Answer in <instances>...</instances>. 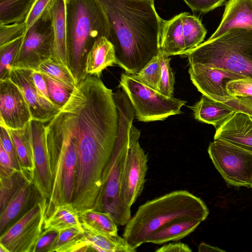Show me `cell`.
Instances as JSON below:
<instances>
[{
    "label": "cell",
    "instance_id": "obj_4",
    "mask_svg": "<svg viewBox=\"0 0 252 252\" xmlns=\"http://www.w3.org/2000/svg\"><path fill=\"white\" fill-rule=\"evenodd\" d=\"M119 113L118 136L110 158L101 177V187L93 209L109 213L117 225L128 221L121 203L123 179L130 146V130L135 116L133 107L126 94L115 97Z\"/></svg>",
    "mask_w": 252,
    "mask_h": 252
},
{
    "label": "cell",
    "instance_id": "obj_8",
    "mask_svg": "<svg viewBox=\"0 0 252 252\" xmlns=\"http://www.w3.org/2000/svg\"><path fill=\"white\" fill-rule=\"evenodd\" d=\"M208 153L228 186L249 188L252 177V151L216 139L210 143Z\"/></svg>",
    "mask_w": 252,
    "mask_h": 252
},
{
    "label": "cell",
    "instance_id": "obj_45",
    "mask_svg": "<svg viewBox=\"0 0 252 252\" xmlns=\"http://www.w3.org/2000/svg\"><path fill=\"white\" fill-rule=\"evenodd\" d=\"M32 77L34 85L39 93L43 97L50 101L47 84L43 74L39 71L32 70Z\"/></svg>",
    "mask_w": 252,
    "mask_h": 252
},
{
    "label": "cell",
    "instance_id": "obj_36",
    "mask_svg": "<svg viewBox=\"0 0 252 252\" xmlns=\"http://www.w3.org/2000/svg\"><path fill=\"white\" fill-rule=\"evenodd\" d=\"M159 56L161 69L159 92L164 95L171 97L173 94L175 77L170 65L171 58L163 55L160 52Z\"/></svg>",
    "mask_w": 252,
    "mask_h": 252
},
{
    "label": "cell",
    "instance_id": "obj_17",
    "mask_svg": "<svg viewBox=\"0 0 252 252\" xmlns=\"http://www.w3.org/2000/svg\"><path fill=\"white\" fill-rule=\"evenodd\" d=\"M40 197L33 183L27 182L0 212V234L28 212Z\"/></svg>",
    "mask_w": 252,
    "mask_h": 252
},
{
    "label": "cell",
    "instance_id": "obj_1",
    "mask_svg": "<svg viewBox=\"0 0 252 252\" xmlns=\"http://www.w3.org/2000/svg\"><path fill=\"white\" fill-rule=\"evenodd\" d=\"M106 17L116 64L137 74L160 52L162 19L154 0H97Z\"/></svg>",
    "mask_w": 252,
    "mask_h": 252
},
{
    "label": "cell",
    "instance_id": "obj_32",
    "mask_svg": "<svg viewBox=\"0 0 252 252\" xmlns=\"http://www.w3.org/2000/svg\"><path fill=\"white\" fill-rule=\"evenodd\" d=\"M28 181L32 182L22 171H17L8 178H0V213Z\"/></svg>",
    "mask_w": 252,
    "mask_h": 252
},
{
    "label": "cell",
    "instance_id": "obj_3",
    "mask_svg": "<svg viewBox=\"0 0 252 252\" xmlns=\"http://www.w3.org/2000/svg\"><path fill=\"white\" fill-rule=\"evenodd\" d=\"M67 65L77 84L88 74V53L99 37L108 38L109 29L97 0H66Z\"/></svg>",
    "mask_w": 252,
    "mask_h": 252
},
{
    "label": "cell",
    "instance_id": "obj_22",
    "mask_svg": "<svg viewBox=\"0 0 252 252\" xmlns=\"http://www.w3.org/2000/svg\"><path fill=\"white\" fill-rule=\"evenodd\" d=\"M115 51L112 43L105 36L98 38L88 53L86 61L87 74L100 78L102 71L116 64Z\"/></svg>",
    "mask_w": 252,
    "mask_h": 252
},
{
    "label": "cell",
    "instance_id": "obj_42",
    "mask_svg": "<svg viewBox=\"0 0 252 252\" xmlns=\"http://www.w3.org/2000/svg\"><path fill=\"white\" fill-rule=\"evenodd\" d=\"M18 171L2 145L0 144V178H8Z\"/></svg>",
    "mask_w": 252,
    "mask_h": 252
},
{
    "label": "cell",
    "instance_id": "obj_27",
    "mask_svg": "<svg viewBox=\"0 0 252 252\" xmlns=\"http://www.w3.org/2000/svg\"><path fill=\"white\" fill-rule=\"evenodd\" d=\"M92 251L91 243L84 232L74 227L61 230L48 252H77Z\"/></svg>",
    "mask_w": 252,
    "mask_h": 252
},
{
    "label": "cell",
    "instance_id": "obj_19",
    "mask_svg": "<svg viewBox=\"0 0 252 252\" xmlns=\"http://www.w3.org/2000/svg\"><path fill=\"white\" fill-rule=\"evenodd\" d=\"M182 17L183 12L169 20L162 21L159 47L160 52L165 56L184 55L186 52Z\"/></svg>",
    "mask_w": 252,
    "mask_h": 252
},
{
    "label": "cell",
    "instance_id": "obj_16",
    "mask_svg": "<svg viewBox=\"0 0 252 252\" xmlns=\"http://www.w3.org/2000/svg\"><path fill=\"white\" fill-rule=\"evenodd\" d=\"M216 139L252 151V117L236 111L216 128L214 139Z\"/></svg>",
    "mask_w": 252,
    "mask_h": 252
},
{
    "label": "cell",
    "instance_id": "obj_39",
    "mask_svg": "<svg viewBox=\"0 0 252 252\" xmlns=\"http://www.w3.org/2000/svg\"><path fill=\"white\" fill-rule=\"evenodd\" d=\"M225 0H184L193 13L204 14L222 5Z\"/></svg>",
    "mask_w": 252,
    "mask_h": 252
},
{
    "label": "cell",
    "instance_id": "obj_34",
    "mask_svg": "<svg viewBox=\"0 0 252 252\" xmlns=\"http://www.w3.org/2000/svg\"><path fill=\"white\" fill-rule=\"evenodd\" d=\"M161 74L160 60L158 54L142 68L137 75L144 84L159 92Z\"/></svg>",
    "mask_w": 252,
    "mask_h": 252
},
{
    "label": "cell",
    "instance_id": "obj_31",
    "mask_svg": "<svg viewBox=\"0 0 252 252\" xmlns=\"http://www.w3.org/2000/svg\"><path fill=\"white\" fill-rule=\"evenodd\" d=\"M37 71L73 90L77 85L74 78L68 67L49 59L42 62Z\"/></svg>",
    "mask_w": 252,
    "mask_h": 252
},
{
    "label": "cell",
    "instance_id": "obj_21",
    "mask_svg": "<svg viewBox=\"0 0 252 252\" xmlns=\"http://www.w3.org/2000/svg\"><path fill=\"white\" fill-rule=\"evenodd\" d=\"M190 108L196 120L213 125L216 129L236 112L227 104L203 94L200 100Z\"/></svg>",
    "mask_w": 252,
    "mask_h": 252
},
{
    "label": "cell",
    "instance_id": "obj_47",
    "mask_svg": "<svg viewBox=\"0 0 252 252\" xmlns=\"http://www.w3.org/2000/svg\"><path fill=\"white\" fill-rule=\"evenodd\" d=\"M198 251L199 252H224L225 251L218 247L212 246L204 242L201 243L198 246Z\"/></svg>",
    "mask_w": 252,
    "mask_h": 252
},
{
    "label": "cell",
    "instance_id": "obj_10",
    "mask_svg": "<svg viewBox=\"0 0 252 252\" xmlns=\"http://www.w3.org/2000/svg\"><path fill=\"white\" fill-rule=\"evenodd\" d=\"M47 200L40 197L2 234L0 247L6 252H32L44 231Z\"/></svg>",
    "mask_w": 252,
    "mask_h": 252
},
{
    "label": "cell",
    "instance_id": "obj_5",
    "mask_svg": "<svg viewBox=\"0 0 252 252\" xmlns=\"http://www.w3.org/2000/svg\"><path fill=\"white\" fill-rule=\"evenodd\" d=\"M45 134L52 176V188L47 201L46 218L57 206L72 203L76 150L65 115L61 109L45 125Z\"/></svg>",
    "mask_w": 252,
    "mask_h": 252
},
{
    "label": "cell",
    "instance_id": "obj_15",
    "mask_svg": "<svg viewBox=\"0 0 252 252\" xmlns=\"http://www.w3.org/2000/svg\"><path fill=\"white\" fill-rule=\"evenodd\" d=\"M32 72V69L14 68L9 78L22 91L29 106L32 120L46 124L60 109L40 95L34 85Z\"/></svg>",
    "mask_w": 252,
    "mask_h": 252
},
{
    "label": "cell",
    "instance_id": "obj_18",
    "mask_svg": "<svg viewBox=\"0 0 252 252\" xmlns=\"http://www.w3.org/2000/svg\"><path fill=\"white\" fill-rule=\"evenodd\" d=\"M235 28L252 29V0H229L219 27L209 39Z\"/></svg>",
    "mask_w": 252,
    "mask_h": 252
},
{
    "label": "cell",
    "instance_id": "obj_29",
    "mask_svg": "<svg viewBox=\"0 0 252 252\" xmlns=\"http://www.w3.org/2000/svg\"><path fill=\"white\" fill-rule=\"evenodd\" d=\"M79 214L82 225L103 233L118 234V225L109 213L89 209Z\"/></svg>",
    "mask_w": 252,
    "mask_h": 252
},
{
    "label": "cell",
    "instance_id": "obj_37",
    "mask_svg": "<svg viewBox=\"0 0 252 252\" xmlns=\"http://www.w3.org/2000/svg\"><path fill=\"white\" fill-rule=\"evenodd\" d=\"M229 95L233 98L252 97V78L244 77L230 80L226 83Z\"/></svg>",
    "mask_w": 252,
    "mask_h": 252
},
{
    "label": "cell",
    "instance_id": "obj_24",
    "mask_svg": "<svg viewBox=\"0 0 252 252\" xmlns=\"http://www.w3.org/2000/svg\"><path fill=\"white\" fill-rule=\"evenodd\" d=\"M202 222L197 220H179L166 224L151 234L146 241L157 245L178 241L189 235Z\"/></svg>",
    "mask_w": 252,
    "mask_h": 252
},
{
    "label": "cell",
    "instance_id": "obj_7",
    "mask_svg": "<svg viewBox=\"0 0 252 252\" xmlns=\"http://www.w3.org/2000/svg\"><path fill=\"white\" fill-rule=\"evenodd\" d=\"M119 87L126 94L138 121L149 122L163 121L181 113L187 101L169 97L144 84L137 74L122 73Z\"/></svg>",
    "mask_w": 252,
    "mask_h": 252
},
{
    "label": "cell",
    "instance_id": "obj_40",
    "mask_svg": "<svg viewBox=\"0 0 252 252\" xmlns=\"http://www.w3.org/2000/svg\"><path fill=\"white\" fill-rule=\"evenodd\" d=\"M0 144H1L10 157L15 168L21 171L16 150L8 130L5 127L0 126Z\"/></svg>",
    "mask_w": 252,
    "mask_h": 252
},
{
    "label": "cell",
    "instance_id": "obj_9",
    "mask_svg": "<svg viewBox=\"0 0 252 252\" xmlns=\"http://www.w3.org/2000/svg\"><path fill=\"white\" fill-rule=\"evenodd\" d=\"M49 6L28 29L13 63V68L37 70L52 58L54 46L52 17Z\"/></svg>",
    "mask_w": 252,
    "mask_h": 252
},
{
    "label": "cell",
    "instance_id": "obj_43",
    "mask_svg": "<svg viewBox=\"0 0 252 252\" xmlns=\"http://www.w3.org/2000/svg\"><path fill=\"white\" fill-rule=\"evenodd\" d=\"M239 111L252 117V97H239L232 98L224 103Z\"/></svg>",
    "mask_w": 252,
    "mask_h": 252
},
{
    "label": "cell",
    "instance_id": "obj_35",
    "mask_svg": "<svg viewBox=\"0 0 252 252\" xmlns=\"http://www.w3.org/2000/svg\"><path fill=\"white\" fill-rule=\"evenodd\" d=\"M43 75L47 84L50 101L61 109L68 100L73 89H70L55 79Z\"/></svg>",
    "mask_w": 252,
    "mask_h": 252
},
{
    "label": "cell",
    "instance_id": "obj_44",
    "mask_svg": "<svg viewBox=\"0 0 252 252\" xmlns=\"http://www.w3.org/2000/svg\"><path fill=\"white\" fill-rule=\"evenodd\" d=\"M58 234L57 231L44 230L35 244L32 252H48Z\"/></svg>",
    "mask_w": 252,
    "mask_h": 252
},
{
    "label": "cell",
    "instance_id": "obj_26",
    "mask_svg": "<svg viewBox=\"0 0 252 252\" xmlns=\"http://www.w3.org/2000/svg\"><path fill=\"white\" fill-rule=\"evenodd\" d=\"M84 233L91 243L92 251L103 252H135L136 249L131 247L123 237L117 235L101 233L82 225Z\"/></svg>",
    "mask_w": 252,
    "mask_h": 252
},
{
    "label": "cell",
    "instance_id": "obj_12",
    "mask_svg": "<svg viewBox=\"0 0 252 252\" xmlns=\"http://www.w3.org/2000/svg\"><path fill=\"white\" fill-rule=\"evenodd\" d=\"M32 120L29 106L19 87L9 78L0 80V126L20 129Z\"/></svg>",
    "mask_w": 252,
    "mask_h": 252
},
{
    "label": "cell",
    "instance_id": "obj_41",
    "mask_svg": "<svg viewBox=\"0 0 252 252\" xmlns=\"http://www.w3.org/2000/svg\"><path fill=\"white\" fill-rule=\"evenodd\" d=\"M53 0H35L24 21L27 29L30 28L49 6Z\"/></svg>",
    "mask_w": 252,
    "mask_h": 252
},
{
    "label": "cell",
    "instance_id": "obj_13",
    "mask_svg": "<svg viewBox=\"0 0 252 252\" xmlns=\"http://www.w3.org/2000/svg\"><path fill=\"white\" fill-rule=\"evenodd\" d=\"M190 79L203 95L220 102L232 99L226 89V83L232 80L244 77L221 68L208 65L189 64Z\"/></svg>",
    "mask_w": 252,
    "mask_h": 252
},
{
    "label": "cell",
    "instance_id": "obj_33",
    "mask_svg": "<svg viewBox=\"0 0 252 252\" xmlns=\"http://www.w3.org/2000/svg\"><path fill=\"white\" fill-rule=\"evenodd\" d=\"M23 37L0 45V80L9 78L14 61L22 44Z\"/></svg>",
    "mask_w": 252,
    "mask_h": 252
},
{
    "label": "cell",
    "instance_id": "obj_20",
    "mask_svg": "<svg viewBox=\"0 0 252 252\" xmlns=\"http://www.w3.org/2000/svg\"><path fill=\"white\" fill-rule=\"evenodd\" d=\"M66 0H53L49 5L52 17L54 46L52 59L67 65Z\"/></svg>",
    "mask_w": 252,
    "mask_h": 252
},
{
    "label": "cell",
    "instance_id": "obj_6",
    "mask_svg": "<svg viewBox=\"0 0 252 252\" xmlns=\"http://www.w3.org/2000/svg\"><path fill=\"white\" fill-rule=\"evenodd\" d=\"M185 55L189 64L221 68L252 78V29H229Z\"/></svg>",
    "mask_w": 252,
    "mask_h": 252
},
{
    "label": "cell",
    "instance_id": "obj_25",
    "mask_svg": "<svg viewBox=\"0 0 252 252\" xmlns=\"http://www.w3.org/2000/svg\"><path fill=\"white\" fill-rule=\"evenodd\" d=\"M74 227L84 232L79 212L72 203L57 206L45 219L44 230L57 231Z\"/></svg>",
    "mask_w": 252,
    "mask_h": 252
},
{
    "label": "cell",
    "instance_id": "obj_23",
    "mask_svg": "<svg viewBox=\"0 0 252 252\" xmlns=\"http://www.w3.org/2000/svg\"><path fill=\"white\" fill-rule=\"evenodd\" d=\"M30 122L23 128L7 130L16 150L21 170L32 182L34 163Z\"/></svg>",
    "mask_w": 252,
    "mask_h": 252
},
{
    "label": "cell",
    "instance_id": "obj_11",
    "mask_svg": "<svg viewBox=\"0 0 252 252\" xmlns=\"http://www.w3.org/2000/svg\"><path fill=\"white\" fill-rule=\"evenodd\" d=\"M140 131L132 125L121 192L122 208L128 220L131 218V207L143 191L148 168V155L140 145Z\"/></svg>",
    "mask_w": 252,
    "mask_h": 252
},
{
    "label": "cell",
    "instance_id": "obj_48",
    "mask_svg": "<svg viewBox=\"0 0 252 252\" xmlns=\"http://www.w3.org/2000/svg\"><path fill=\"white\" fill-rule=\"evenodd\" d=\"M249 188H251V189H252V177L251 178V181L250 183Z\"/></svg>",
    "mask_w": 252,
    "mask_h": 252
},
{
    "label": "cell",
    "instance_id": "obj_30",
    "mask_svg": "<svg viewBox=\"0 0 252 252\" xmlns=\"http://www.w3.org/2000/svg\"><path fill=\"white\" fill-rule=\"evenodd\" d=\"M182 22L185 54L202 43L207 31L199 18L189 13L183 12Z\"/></svg>",
    "mask_w": 252,
    "mask_h": 252
},
{
    "label": "cell",
    "instance_id": "obj_14",
    "mask_svg": "<svg viewBox=\"0 0 252 252\" xmlns=\"http://www.w3.org/2000/svg\"><path fill=\"white\" fill-rule=\"evenodd\" d=\"M34 170L32 183L43 199L48 201L52 188V176L45 134V123L31 122Z\"/></svg>",
    "mask_w": 252,
    "mask_h": 252
},
{
    "label": "cell",
    "instance_id": "obj_46",
    "mask_svg": "<svg viewBox=\"0 0 252 252\" xmlns=\"http://www.w3.org/2000/svg\"><path fill=\"white\" fill-rule=\"evenodd\" d=\"M156 252H191L192 250L185 243L182 242L169 243L164 244L155 250Z\"/></svg>",
    "mask_w": 252,
    "mask_h": 252
},
{
    "label": "cell",
    "instance_id": "obj_2",
    "mask_svg": "<svg viewBox=\"0 0 252 252\" xmlns=\"http://www.w3.org/2000/svg\"><path fill=\"white\" fill-rule=\"evenodd\" d=\"M209 215L205 203L186 190L172 191L141 205L125 225L122 237L137 249L162 226L179 220L204 221Z\"/></svg>",
    "mask_w": 252,
    "mask_h": 252
},
{
    "label": "cell",
    "instance_id": "obj_28",
    "mask_svg": "<svg viewBox=\"0 0 252 252\" xmlns=\"http://www.w3.org/2000/svg\"><path fill=\"white\" fill-rule=\"evenodd\" d=\"M35 0H0V24L24 22Z\"/></svg>",
    "mask_w": 252,
    "mask_h": 252
},
{
    "label": "cell",
    "instance_id": "obj_38",
    "mask_svg": "<svg viewBox=\"0 0 252 252\" xmlns=\"http://www.w3.org/2000/svg\"><path fill=\"white\" fill-rule=\"evenodd\" d=\"M26 30L25 21L6 25L0 24V45L23 36Z\"/></svg>",
    "mask_w": 252,
    "mask_h": 252
}]
</instances>
